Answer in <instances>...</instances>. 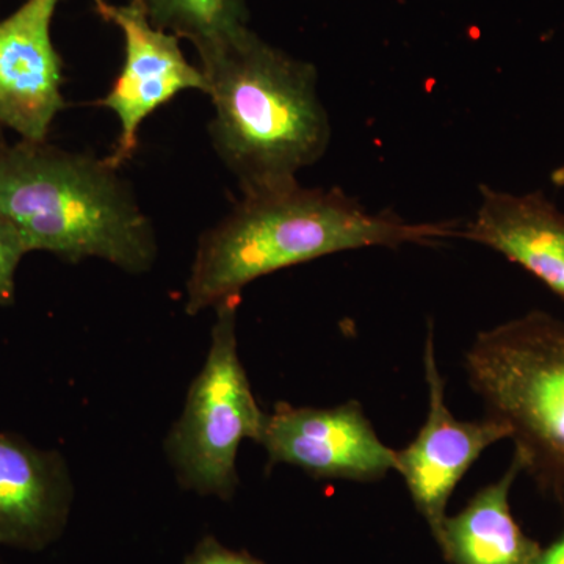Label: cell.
<instances>
[{
	"mask_svg": "<svg viewBox=\"0 0 564 564\" xmlns=\"http://www.w3.org/2000/svg\"><path fill=\"white\" fill-rule=\"evenodd\" d=\"M3 144H6V141H3L2 139H0V148L3 147Z\"/></svg>",
	"mask_w": 564,
	"mask_h": 564,
	"instance_id": "18",
	"label": "cell"
},
{
	"mask_svg": "<svg viewBox=\"0 0 564 564\" xmlns=\"http://www.w3.org/2000/svg\"><path fill=\"white\" fill-rule=\"evenodd\" d=\"M552 182L558 187H564V163L560 169H556L554 173H552Z\"/></svg>",
	"mask_w": 564,
	"mask_h": 564,
	"instance_id": "17",
	"label": "cell"
},
{
	"mask_svg": "<svg viewBox=\"0 0 564 564\" xmlns=\"http://www.w3.org/2000/svg\"><path fill=\"white\" fill-rule=\"evenodd\" d=\"M524 473L513 456L502 477L475 494L469 503L445 518L437 545L451 564H536L541 547L511 514L510 492Z\"/></svg>",
	"mask_w": 564,
	"mask_h": 564,
	"instance_id": "12",
	"label": "cell"
},
{
	"mask_svg": "<svg viewBox=\"0 0 564 564\" xmlns=\"http://www.w3.org/2000/svg\"><path fill=\"white\" fill-rule=\"evenodd\" d=\"M259 444L270 466L300 467L315 480L367 484L395 470L397 451L380 440L355 400L334 408L274 404Z\"/></svg>",
	"mask_w": 564,
	"mask_h": 564,
	"instance_id": "7",
	"label": "cell"
},
{
	"mask_svg": "<svg viewBox=\"0 0 564 564\" xmlns=\"http://www.w3.org/2000/svg\"><path fill=\"white\" fill-rule=\"evenodd\" d=\"M536 564H564V530L558 540L541 551Z\"/></svg>",
	"mask_w": 564,
	"mask_h": 564,
	"instance_id": "16",
	"label": "cell"
},
{
	"mask_svg": "<svg viewBox=\"0 0 564 564\" xmlns=\"http://www.w3.org/2000/svg\"><path fill=\"white\" fill-rule=\"evenodd\" d=\"M239 304L240 296H234L214 307L209 352L165 441L182 488L221 500L232 499L239 486L240 444L245 440L259 444L267 419L240 361Z\"/></svg>",
	"mask_w": 564,
	"mask_h": 564,
	"instance_id": "5",
	"label": "cell"
},
{
	"mask_svg": "<svg viewBox=\"0 0 564 564\" xmlns=\"http://www.w3.org/2000/svg\"><path fill=\"white\" fill-rule=\"evenodd\" d=\"M62 0H25L0 21V126L47 141L65 109L63 58L52 40Z\"/></svg>",
	"mask_w": 564,
	"mask_h": 564,
	"instance_id": "9",
	"label": "cell"
},
{
	"mask_svg": "<svg viewBox=\"0 0 564 564\" xmlns=\"http://www.w3.org/2000/svg\"><path fill=\"white\" fill-rule=\"evenodd\" d=\"M155 28L191 41L198 57L250 28L247 0H135Z\"/></svg>",
	"mask_w": 564,
	"mask_h": 564,
	"instance_id": "13",
	"label": "cell"
},
{
	"mask_svg": "<svg viewBox=\"0 0 564 564\" xmlns=\"http://www.w3.org/2000/svg\"><path fill=\"white\" fill-rule=\"evenodd\" d=\"M458 223H411L373 212L340 188H306L242 196L202 234L185 288V311L196 315L240 296L252 281L336 252L400 248L459 237Z\"/></svg>",
	"mask_w": 564,
	"mask_h": 564,
	"instance_id": "1",
	"label": "cell"
},
{
	"mask_svg": "<svg viewBox=\"0 0 564 564\" xmlns=\"http://www.w3.org/2000/svg\"><path fill=\"white\" fill-rule=\"evenodd\" d=\"M423 369L429 388V413L413 443L397 451L395 473L402 475L414 507L437 541L447 518L448 499L456 486L486 448L508 440L510 432L488 415L481 421H458L448 410L432 326L423 348Z\"/></svg>",
	"mask_w": 564,
	"mask_h": 564,
	"instance_id": "8",
	"label": "cell"
},
{
	"mask_svg": "<svg viewBox=\"0 0 564 564\" xmlns=\"http://www.w3.org/2000/svg\"><path fill=\"white\" fill-rule=\"evenodd\" d=\"M214 107L212 147L242 196L299 184L321 161L332 122L311 62L273 46L250 28L199 57Z\"/></svg>",
	"mask_w": 564,
	"mask_h": 564,
	"instance_id": "2",
	"label": "cell"
},
{
	"mask_svg": "<svg viewBox=\"0 0 564 564\" xmlns=\"http://www.w3.org/2000/svg\"><path fill=\"white\" fill-rule=\"evenodd\" d=\"M474 220L459 237L500 252L543 282L564 302V214L541 192L513 193L480 188Z\"/></svg>",
	"mask_w": 564,
	"mask_h": 564,
	"instance_id": "11",
	"label": "cell"
},
{
	"mask_svg": "<svg viewBox=\"0 0 564 564\" xmlns=\"http://www.w3.org/2000/svg\"><path fill=\"white\" fill-rule=\"evenodd\" d=\"M184 564H265L247 552L231 551L218 543L214 536H206L196 544Z\"/></svg>",
	"mask_w": 564,
	"mask_h": 564,
	"instance_id": "15",
	"label": "cell"
},
{
	"mask_svg": "<svg viewBox=\"0 0 564 564\" xmlns=\"http://www.w3.org/2000/svg\"><path fill=\"white\" fill-rule=\"evenodd\" d=\"M464 370L486 415L510 432L522 469L564 503V321L534 311L485 329Z\"/></svg>",
	"mask_w": 564,
	"mask_h": 564,
	"instance_id": "4",
	"label": "cell"
},
{
	"mask_svg": "<svg viewBox=\"0 0 564 564\" xmlns=\"http://www.w3.org/2000/svg\"><path fill=\"white\" fill-rule=\"evenodd\" d=\"M93 7L102 21L121 33L124 47L117 79L96 101V106L113 111L120 121L117 143L106 159L121 170L139 151L143 122L182 91L207 95V79L202 66L185 57L180 36L155 28L135 0H93Z\"/></svg>",
	"mask_w": 564,
	"mask_h": 564,
	"instance_id": "6",
	"label": "cell"
},
{
	"mask_svg": "<svg viewBox=\"0 0 564 564\" xmlns=\"http://www.w3.org/2000/svg\"><path fill=\"white\" fill-rule=\"evenodd\" d=\"M73 481L61 452L0 432V545L41 551L68 519Z\"/></svg>",
	"mask_w": 564,
	"mask_h": 564,
	"instance_id": "10",
	"label": "cell"
},
{
	"mask_svg": "<svg viewBox=\"0 0 564 564\" xmlns=\"http://www.w3.org/2000/svg\"><path fill=\"white\" fill-rule=\"evenodd\" d=\"M0 215L29 252L65 262L98 258L132 274L158 259L154 226L107 159L20 140L0 148Z\"/></svg>",
	"mask_w": 564,
	"mask_h": 564,
	"instance_id": "3",
	"label": "cell"
},
{
	"mask_svg": "<svg viewBox=\"0 0 564 564\" xmlns=\"http://www.w3.org/2000/svg\"><path fill=\"white\" fill-rule=\"evenodd\" d=\"M28 252L17 226L0 215V306L14 303L18 267Z\"/></svg>",
	"mask_w": 564,
	"mask_h": 564,
	"instance_id": "14",
	"label": "cell"
}]
</instances>
